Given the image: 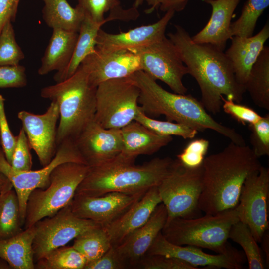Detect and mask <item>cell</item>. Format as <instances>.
Segmentation results:
<instances>
[{
    "instance_id": "cell-3",
    "label": "cell",
    "mask_w": 269,
    "mask_h": 269,
    "mask_svg": "<svg viewBox=\"0 0 269 269\" xmlns=\"http://www.w3.org/2000/svg\"><path fill=\"white\" fill-rule=\"evenodd\" d=\"M138 87V104L142 111L151 117L164 115L167 120L183 124L203 132L212 130L239 145H245L243 136L235 129L216 121L201 101L190 94L170 92L156 80L140 70L129 76Z\"/></svg>"
},
{
    "instance_id": "cell-40",
    "label": "cell",
    "mask_w": 269,
    "mask_h": 269,
    "mask_svg": "<svg viewBox=\"0 0 269 269\" xmlns=\"http://www.w3.org/2000/svg\"><path fill=\"white\" fill-rule=\"evenodd\" d=\"M31 148L26 134L21 128L17 135V141L10 163L17 171H27L32 166Z\"/></svg>"
},
{
    "instance_id": "cell-17",
    "label": "cell",
    "mask_w": 269,
    "mask_h": 269,
    "mask_svg": "<svg viewBox=\"0 0 269 269\" xmlns=\"http://www.w3.org/2000/svg\"><path fill=\"white\" fill-rule=\"evenodd\" d=\"M159 254L184 261L193 266L210 268L241 269L243 267L244 257L237 250L232 248L225 253L210 254L201 248L191 245H178L167 240L161 231L156 237L145 255Z\"/></svg>"
},
{
    "instance_id": "cell-29",
    "label": "cell",
    "mask_w": 269,
    "mask_h": 269,
    "mask_svg": "<svg viewBox=\"0 0 269 269\" xmlns=\"http://www.w3.org/2000/svg\"><path fill=\"white\" fill-rule=\"evenodd\" d=\"M254 103L269 111V47L264 46L244 85Z\"/></svg>"
},
{
    "instance_id": "cell-16",
    "label": "cell",
    "mask_w": 269,
    "mask_h": 269,
    "mask_svg": "<svg viewBox=\"0 0 269 269\" xmlns=\"http://www.w3.org/2000/svg\"><path fill=\"white\" fill-rule=\"evenodd\" d=\"M90 83L97 87L113 79L126 78L141 70L139 57L128 49L105 50L95 47L80 65Z\"/></svg>"
},
{
    "instance_id": "cell-43",
    "label": "cell",
    "mask_w": 269,
    "mask_h": 269,
    "mask_svg": "<svg viewBox=\"0 0 269 269\" xmlns=\"http://www.w3.org/2000/svg\"><path fill=\"white\" fill-rule=\"evenodd\" d=\"M81 6L93 20L98 22L108 21L104 14L120 6L119 0H77Z\"/></svg>"
},
{
    "instance_id": "cell-50",
    "label": "cell",
    "mask_w": 269,
    "mask_h": 269,
    "mask_svg": "<svg viewBox=\"0 0 269 269\" xmlns=\"http://www.w3.org/2000/svg\"><path fill=\"white\" fill-rule=\"evenodd\" d=\"M13 185L9 180L1 172H0V193L3 191L12 188Z\"/></svg>"
},
{
    "instance_id": "cell-49",
    "label": "cell",
    "mask_w": 269,
    "mask_h": 269,
    "mask_svg": "<svg viewBox=\"0 0 269 269\" xmlns=\"http://www.w3.org/2000/svg\"><path fill=\"white\" fill-rule=\"evenodd\" d=\"M144 2L150 6V8L145 10L146 13H151L156 8H158V0H134L132 6L137 9Z\"/></svg>"
},
{
    "instance_id": "cell-24",
    "label": "cell",
    "mask_w": 269,
    "mask_h": 269,
    "mask_svg": "<svg viewBox=\"0 0 269 269\" xmlns=\"http://www.w3.org/2000/svg\"><path fill=\"white\" fill-rule=\"evenodd\" d=\"M122 148L119 154L135 161L139 155H152L172 140V136L158 135L134 120L121 129Z\"/></svg>"
},
{
    "instance_id": "cell-47",
    "label": "cell",
    "mask_w": 269,
    "mask_h": 269,
    "mask_svg": "<svg viewBox=\"0 0 269 269\" xmlns=\"http://www.w3.org/2000/svg\"><path fill=\"white\" fill-rule=\"evenodd\" d=\"M189 0H158V7L163 12L173 10L181 11L184 9Z\"/></svg>"
},
{
    "instance_id": "cell-27",
    "label": "cell",
    "mask_w": 269,
    "mask_h": 269,
    "mask_svg": "<svg viewBox=\"0 0 269 269\" xmlns=\"http://www.w3.org/2000/svg\"><path fill=\"white\" fill-rule=\"evenodd\" d=\"M105 23L98 22L86 13L81 24L77 40L72 58L63 70L57 72L53 77L56 83L61 82L72 76L77 70L82 61L94 51L96 40L99 30Z\"/></svg>"
},
{
    "instance_id": "cell-21",
    "label": "cell",
    "mask_w": 269,
    "mask_h": 269,
    "mask_svg": "<svg viewBox=\"0 0 269 269\" xmlns=\"http://www.w3.org/2000/svg\"><path fill=\"white\" fill-rule=\"evenodd\" d=\"M167 219L165 205L160 203L147 221L131 234L116 248L129 267L135 268L145 255L154 240L164 227Z\"/></svg>"
},
{
    "instance_id": "cell-30",
    "label": "cell",
    "mask_w": 269,
    "mask_h": 269,
    "mask_svg": "<svg viewBox=\"0 0 269 269\" xmlns=\"http://www.w3.org/2000/svg\"><path fill=\"white\" fill-rule=\"evenodd\" d=\"M16 193L13 188L0 193V240L13 236L23 230Z\"/></svg>"
},
{
    "instance_id": "cell-35",
    "label": "cell",
    "mask_w": 269,
    "mask_h": 269,
    "mask_svg": "<svg viewBox=\"0 0 269 269\" xmlns=\"http://www.w3.org/2000/svg\"><path fill=\"white\" fill-rule=\"evenodd\" d=\"M134 120L161 136L174 135L184 139H192L198 132L196 129L183 124L153 119L146 115L140 106Z\"/></svg>"
},
{
    "instance_id": "cell-37",
    "label": "cell",
    "mask_w": 269,
    "mask_h": 269,
    "mask_svg": "<svg viewBox=\"0 0 269 269\" xmlns=\"http://www.w3.org/2000/svg\"><path fill=\"white\" fill-rule=\"evenodd\" d=\"M248 126L251 131V149L255 156L258 158L269 156V114L262 116L257 122Z\"/></svg>"
},
{
    "instance_id": "cell-20",
    "label": "cell",
    "mask_w": 269,
    "mask_h": 269,
    "mask_svg": "<svg viewBox=\"0 0 269 269\" xmlns=\"http://www.w3.org/2000/svg\"><path fill=\"white\" fill-rule=\"evenodd\" d=\"M161 203L158 187H153L121 216L103 227L112 246L119 245L131 234L144 224Z\"/></svg>"
},
{
    "instance_id": "cell-39",
    "label": "cell",
    "mask_w": 269,
    "mask_h": 269,
    "mask_svg": "<svg viewBox=\"0 0 269 269\" xmlns=\"http://www.w3.org/2000/svg\"><path fill=\"white\" fill-rule=\"evenodd\" d=\"M135 268L142 269H198L177 258L159 254L145 255Z\"/></svg>"
},
{
    "instance_id": "cell-25",
    "label": "cell",
    "mask_w": 269,
    "mask_h": 269,
    "mask_svg": "<svg viewBox=\"0 0 269 269\" xmlns=\"http://www.w3.org/2000/svg\"><path fill=\"white\" fill-rule=\"evenodd\" d=\"M78 32L53 29V32L38 73L44 75L64 70L69 64L76 45Z\"/></svg>"
},
{
    "instance_id": "cell-11",
    "label": "cell",
    "mask_w": 269,
    "mask_h": 269,
    "mask_svg": "<svg viewBox=\"0 0 269 269\" xmlns=\"http://www.w3.org/2000/svg\"><path fill=\"white\" fill-rule=\"evenodd\" d=\"M138 55L141 70L160 80L174 92L185 94L182 79L188 70L172 42L166 36L147 46L130 50Z\"/></svg>"
},
{
    "instance_id": "cell-41",
    "label": "cell",
    "mask_w": 269,
    "mask_h": 269,
    "mask_svg": "<svg viewBox=\"0 0 269 269\" xmlns=\"http://www.w3.org/2000/svg\"><path fill=\"white\" fill-rule=\"evenodd\" d=\"M221 100L223 111L242 125L253 124L262 118L257 112L248 106L227 100L223 96L221 97Z\"/></svg>"
},
{
    "instance_id": "cell-31",
    "label": "cell",
    "mask_w": 269,
    "mask_h": 269,
    "mask_svg": "<svg viewBox=\"0 0 269 269\" xmlns=\"http://www.w3.org/2000/svg\"><path fill=\"white\" fill-rule=\"evenodd\" d=\"M72 246L85 258L87 264L100 257L112 245L106 231L100 226L78 235Z\"/></svg>"
},
{
    "instance_id": "cell-51",
    "label": "cell",
    "mask_w": 269,
    "mask_h": 269,
    "mask_svg": "<svg viewBox=\"0 0 269 269\" xmlns=\"http://www.w3.org/2000/svg\"><path fill=\"white\" fill-rule=\"evenodd\" d=\"M0 269H12V268L6 260L0 257Z\"/></svg>"
},
{
    "instance_id": "cell-13",
    "label": "cell",
    "mask_w": 269,
    "mask_h": 269,
    "mask_svg": "<svg viewBox=\"0 0 269 269\" xmlns=\"http://www.w3.org/2000/svg\"><path fill=\"white\" fill-rule=\"evenodd\" d=\"M269 169L261 166L242 186L238 205L239 221L249 228L258 243L269 230Z\"/></svg>"
},
{
    "instance_id": "cell-12",
    "label": "cell",
    "mask_w": 269,
    "mask_h": 269,
    "mask_svg": "<svg viewBox=\"0 0 269 269\" xmlns=\"http://www.w3.org/2000/svg\"><path fill=\"white\" fill-rule=\"evenodd\" d=\"M34 225L35 234L33 250L36 261L52 250L65 246L83 232L101 226L91 220L76 216L69 205L53 216L39 220Z\"/></svg>"
},
{
    "instance_id": "cell-1",
    "label": "cell",
    "mask_w": 269,
    "mask_h": 269,
    "mask_svg": "<svg viewBox=\"0 0 269 269\" xmlns=\"http://www.w3.org/2000/svg\"><path fill=\"white\" fill-rule=\"evenodd\" d=\"M167 34L191 75L197 81L201 93V102L213 114L220 112L221 97L240 103L246 92L236 80L231 63L223 51L208 44L193 42L181 25Z\"/></svg>"
},
{
    "instance_id": "cell-45",
    "label": "cell",
    "mask_w": 269,
    "mask_h": 269,
    "mask_svg": "<svg viewBox=\"0 0 269 269\" xmlns=\"http://www.w3.org/2000/svg\"><path fill=\"white\" fill-rule=\"evenodd\" d=\"M128 267L116 247L111 246L98 259L87 263L84 269H124Z\"/></svg>"
},
{
    "instance_id": "cell-23",
    "label": "cell",
    "mask_w": 269,
    "mask_h": 269,
    "mask_svg": "<svg viewBox=\"0 0 269 269\" xmlns=\"http://www.w3.org/2000/svg\"><path fill=\"white\" fill-rule=\"evenodd\" d=\"M203 0L212 7L211 15L205 27L191 39L195 43L210 44L224 51L232 38L231 20L241 0Z\"/></svg>"
},
{
    "instance_id": "cell-7",
    "label": "cell",
    "mask_w": 269,
    "mask_h": 269,
    "mask_svg": "<svg viewBox=\"0 0 269 269\" xmlns=\"http://www.w3.org/2000/svg\"><path fill=\"white\" fill-rule=\"evenodd\" d=\"M89 169L87 165L75 162L57 166L50 175L48 186L43 189H36L29 195L24 228L33 226L45 217L53 216L69 205Z\"/></svg>"
},
{
    "instance_id": "cell-6",
    "label": "cell",
    "mask_w": 269,
    "mask_h": 269,
    "mask_svg": "<svg viewBox=\"0 0 269 269\" xmlns=\"http://www.w3.org/2000/svg\"><path fill=\"white\" fill-rule=\"evenodd\" d=\"M239 221L236 207L216 214L194 218H176L166 222L161 233L169 242L191 245L225 253L232 248L227 244L232 226Z\"/></svg>"
},
{
    "instance_id": "cell-44",
    "label": "cell",
    "mask_w": 269,
    "mask_h": 269,
    "mask_svg": "<svg viewBox=\"0 0 269 269\" xmlns=\"http://www.w3.org/2000/svg\"><path fill=\"white\" fill-rule=\"evenodd\" d=\"M27 79L25 68L20 65L0 66V88H22Z\"/></svg>"
},
{
    "instance_id": "cell-46",
    "label": "cell",
    "mask_w": 269,
    "mask_h": 269,
    "mask_svg": "<svg viewBox=\"0 0 269 269\" xmlns=\"http://www.w3.org/2000/svg\"><path fill=\"white\" fill-rule=\"evenodd\" d=\"M20 0H0V33L7 21H14Z\"/></svg>"
},
{
    "instance_id": "cell-18",
    "label": "cell",
    "mask_w": 269,
    "mask_h": 269,
    "mask_svg": "<svg viewBox=\"0 0 269 269\" xmlns=\"http://www.w3.org/2000/svg\"><path fill=\"white\" fill-rule=\"evenodd\" d=\"M145 193L128 194L113 192L98 196L75 195L69 205L76 216L91 220L105 227L121 216Z\"/></svg>"
},
{
    "instance_id": "cell-19",
    "label": "cell",
    "mask_w": 269,
    "mask_h": 269,
    "mask_svg": "<svg viewBox=\"0 0 269 269\" xmlns=\"http://www.w3.org/2000/svg\"><path fill=\"white\" fill-rule=\"evenodd\" d=\"M175 12L173 10L168 11L158 21L127 32L112 34L100 29L96 37V47L105 50H131L157 42L165 36L166 27Z\"/></svg>"
},
{
    "instance_id": "cell-36",
    "label": "cell",
    "mask_w": 269,
    "mask_h": 269,
    "mask_svg": "<svg viewBox=\"0 0 269 269\" xmlns=\"http://www.w3.org/2000/svg\"><path fill=\"white\" fill-rule=\"evenodd\" d=\"M24 58L16 42L12 22L7 21L0 33V66L18 65Z\"/></svg>"
},
{
    "instance_id": "cell-9",
    "label": "cell",
    "mask_w": 269,
    "mask_h": 269,
    "mask_svg": "<svg viewBox=\"0 0 269 269\" xmlns=\"http://www.w3.org/2000/svg\"><path fill=\"white\" fill-rule=\"evenodd\" d=\"M139 94L129 77L101 83L96 88L94 120L105 128L121 129L134 120Z\"/></svg>"
},
{
    "instance_id": "cell-32",
    "label": "cell",
    "mask_w": 269,
    "mask_h": 269,
    "mask_svg": "<svg viewBox=\"0 0 269 269\" xmlns=\"http://www.w3.org/2000/svg\"><path fill=\"white\" fill-rule=\"evenodd\" d=\"M85 258L72 246L56 248L36 261L37 269H84Z\"/></svg>"
},
{
    "instance_id": "cell-26",
    "label": "cell",
    "mask_w": 269,
    "mask_h": 269,
    "mask_svg": "<svg viewBox=\"0 0 269 269\" xmlns=\"http://www.w3.org/2000/svg\"><path fill=\"white\" fill-rule=\"evenodd\" d=\"M35 234L33 225L13 236L0 240V257L8 263L12 269H35L33 250Z\"/></svg>"
},
{
    "instance_id": "cell-5",
    "label": "cell",
    "mask_w": 269,
    "mask_h": 269,
    "mask_svg": "<svg viewBox=\"0 0 269 269\" xmlns=\"http://www.w3.org/2000/svg\"><path fill=\"white\" fill-rule=\"evenodd\" d=\"M96 88L80 65L69 78L41 89V96L55 101L59 107L57 145L66 140H73L94 119Z\"/></svg>"
},
{
    "instance_id": "cell-4",
    "label": "cell",
    "mask_w": 269,
    "mask_h": 269,
    "mask_svg": "<svg viewBox=\"0 0 269 269\" xmlns=\"http://www.w3.org/2000/svg\"><path fill=\"white\" fill-rule=\"evenodd\" d=\"M173 161L170 157H156L142 165H135V161L118 155L106 163L90 167L75 195L98 196L113 192L144 193L160 184Z\"/></svg>"
},
{
    "instance_id": "cell-33",
    "label": "cell",
    "mask_w": 269,
    "mask_h": 269,
    "mask_svg": "<svg viewBox=\"0 0 269 269\" xmlns=\"http://www.w3.org/2000/svg\"><path fill=\"white\" fill-rule=\"evenodd\" d=\"M243 249L249 269H264L265 265L257 242L247 225L238 221L231 227L229 239Z\"/></svg>"
},
{
    "instance_id": "cell-22",
    "label": "cell",
    "mask_w": 269,
    "mask_h": 269,
    "mask_svg": "<svg viewBox=\"0 0 269 269\" xmlns=\"http://www.w3.org/2000/svg\"><path fill=\"white\" fill-rule=\"evenodd\" d=\"M269 37V21L268 19L256 35L249 37L235 36L231 38V45L225 53L231 63L236 81L244 87L253 65Z\"/></svg>"
},
{
    "instance_id": "cell-15",
    "label": "cell",
    "mask_w": 269,
    "mask_h": 269,
    "mask_svg": "<svg viewBox=\"0 0 269 269\" xmlns=\"http://www.w3.org/2000/svg\"><path fill=\"white\" fill-rule=\"evenodd\" d=\"M73 141L90 167L112 160L121 153L122 148L121 129L105 128L94 119L83 128Z\"/></svg>"
},
{
    "instance_id": "cell-38",
    "label": "cell",
    "mask_w": 269,
    "mask_h": 269,
    "mask_svg": "<svg viewBox=\"0 0 269 269\" xmlns=\"http://www.w3.org/2000/svg\"><path fill=\"white\" fill-rule=\"evenodd\" d=\"M209 146V141L206 139L192 140L177 155V159L187 168H198L203 164Z\"/></svg>"
},
{
    "instance_id": "cell-8",
    "label": "cell",
    "mask_w": 269,
    "mask_h": 269,
    "mask_svg": "<svg viewBox=\"0 0 269 269\" xmlns=\"http://www.w3.org/2000/svg\"><path fill=\"white\" fill-rule=\"evenodd\" d=\"M202 165L197 168L184 166L174 160L167 175L157 186L167 211V221L200 216L199 200L202 189Z\"/></svg>"
},
{
    "instance_id": "cell-48",
    "label": "cell",
    "mask_w": 269,
    "mask_h": 269,
    "mask_svg": "<svg viewBox=\"0 0 269 269\" xmlns=\"http://www.w3.org/2000/svg\"><path fill=\"white\" fill-rule=\"evenodd\" d=\"M262 248L265 256L266 265L268 268L269 266V231H266L264 234L262 240Z\"/></svg>"
},
{
    "instance_id": "cell-34",
    "label": "cell",
    "mask_w": 269,
    "mask_h": 269,
    "mask_svg": "<svg viewBox=\"0 0 269 269\" xmlns=\"http://www.w3.org/2000/svg\"><path fill=\"white\" fill-rule=\"evenodd\" d=\"M269 5V0H247L240 17L231 24V37L252 36L258 18Z\"/></svg>"
},
{
    "instance_id": "cell-2",
    "label": "cell",
    "mask_w": 269,
    "mask_h": 269,
    "mask_svg": "<svg viewBox=\"0 0 269 269\" xmlns=\"http://www.w3.org/2000/svg\"><path fill=\"white\" fill-rule=\"evenodd\" d=\"M261 166L250 147L232 141L219 152L205 157L199 209L213 215L235 208L246 179Z\"/></svg>"
},
{
    "instance_id": "cell-14",
    "label": "cell",
    "mask_w": 269,
    "mask_h": 269,
    "mask_svg": "<svg viewBox=\"0 0 269 269\" xmlns=\"http://www.w3.org/2000/svg\"><path fill=\"white\" fill-rule=\"evenodd\" d=\"M17 117L31 149L35 152L41 165H47L55 155L58 147L57 132L60 115L57 103L51 101L43 114L22 110L18 113Z\"/></svg>"
},
{
    "instance_id": "cell-28",
    "label": "cell",
    "mask_w": 269,
    "mask_h": 269,
    "mask_svg": "<svg viewBox=\"0 0 269 269\" xmlns=\"http://www.w3.org/2000/svg\"><path fill=\"white\" fill-rule=\"evenodd\" d=\"M42 13L46 24L52 29L78 32L85 16L83 8L77 4L72 7L66 0H42Z\"/></svg>"
},
{
    "instance_id": "cell-42",
    "label": "cell",
    "mask_w": 269,
    "mask_h": 269,
    "mask_svg": "<svg viewBox=\"0 0 269 269\" xmlns=\"http://www.w3.org/2000/svg\"><path fill=\"white\" fill-rule=\"evenodd\" d=\"M0 140L1 147L7 161L10 163L17 141L8 124L5 109V99L0 94Z\"/></svg>"
},
{
    "instance_id": "cell-10",
    "label": "cell",
    "mask_w": 269,
    "mask_h": 269,
    "mask_svg": "<svg viewBox=\"0 0 269 269\" xmlns=\"http://www.w3.org/2000/svg\"><path fill=\"white\" fill-rule=\"evenodd\" d=\"M66 162L87 165L73 140H66L59 144L55 155L48 164L40 169L27 171L14 170L0 146V172L9 180L16 193L21 217L24 223L27 202L30 193L36 189H43L47 187L53 170L59 165Z\"/></svg>"
}]
</instances>
